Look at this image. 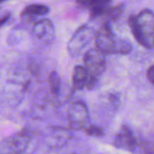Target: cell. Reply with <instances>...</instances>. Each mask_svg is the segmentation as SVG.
I'll list each match as a JSON object with an SVG mask.
<instances>
[{"mask_svg":"<svg viewBox=\"0 0 154 154\" xmlns=\"http://www.w3.org/2000/svg\"><path fill=\"white\" fill-rule=\"evenodd\" d=\"M128 24L137 42L147 49H152L154 35L152 11L144 9L137 15H130L128 18Z\"/></svg>","mask_w":154,"mask_h":154,"instance_id":"cell-1","label":"cell"},{"mask_svg":"<svg viewBox=\"0 0 154 154\" xmlns=\"http://www.w3.org/2000/svg\"><path fill=\"white\" fill-rule=\"evenodd\" d=\"M85 69L88 72V79L85 88L92 89L96 87L99 77L106 69L105 55L97 48L88 50L84 55Z\"/></svg>","mask_w":154,"mask_h":154,"instance_id":"cell-2","label":"cell"},{"mask_svg":"<svg viewBox=\"0 0 154 154\" xmlns=\"http://www.w3.org/2000/svg\"><path fill=\"white\" fill-rule=\"evenodd\" d=\"M32 138L30 130H23L0 143V154H22Z\"/></svg>","mask_w":154,"mask_h":154,"instance_id":"cell-3","label":"cell"},{"mask_svg":"<svg viewBox=\"0 0 154 154\" xmlns=\"http://www.w3.org/2000/svg\"><path fill=\"white\" fill-rule=\"evenodd\" d=\"M95 44L96 48L105 54H117L119 39L112 32L110 24L103 23L101 28L96 32Z\"/></svg>","mask_w":154,"mask_h":154,"instance_id":"cell-4","label":"cell"},{"mask_svg":"<svg viewBox=\"0 0 154 154\" xmlns=\"http://www.w3.org/2000/svg\"><path fill=\"white\" fill-rule=\"evenodd\" d=\"M95 33L92 28L83 25L80 26L70 38L68 43V51L72 57L78 56L81 51L90 42Z\"/></svg>","mask_w":154,"mask_h":154,"instance_id":"cell-5","label":"cell"},{"mask_svg":"<svg viewBox=\"0 0 154 154\" xmlns=\"http://www.w3.org/2000/svg\"><path fill=\"white\" fill-rule=\"evenodd\" d=\"M88 110L84 102L79 101L71 106L68 114V120L71 128L75 130L85 128L88 125Z\"/></svg>","mask_w":154,"mask_h":154,"instance_id":"cell-6","label":"cell"},{"mask_svg":"<svg viewBox=\"0 0 154 154\" xmlns=\"http://www.w3.org/2000/svg\"><path fill=\"white\" fill-rule=\"evenodd\" d=\"M114 144L116 148L119 149L134 151L137 147L138 143L130 128L127 125H123L115 139Z\"/></svg>","mask_w":154,"mask_h":154,"instance_id":"cell-7","label":"cell"},{"mask_svg":"<svg viewBox=\"0 0 154 154\" xmlns=\"http://www.w3.org/2000/svg\"><path fill=\"white\" fill-rule=\"evenodd\" d=\"M32 32L36 39L44 42H50L53 39L54 29L50 20L42 19L34 23Z\"/></svg>","mask_w":154,"mask_h":154,"instance_id":"cell-8","label":"cell"},{"mask_svg":"<svg viewBox=\"0 0 154 154\" xmlns=\"http://www.w3.org/2000/svg\"><path fill=\"white\" fill-rule=\"evenodd\" d=\"M50 11L49 7L44 5H40V4H33L26 6L21 13V17L30 20L32 19L36 16L40 15H44L48 14Z\"/></svg>","mask_w":154,"mask_h":154,"instance_id":"cell-9","label":"cell"},{"mask_svg":"<svg viewBox=\"0 0 154 154\" xmlns=\"http://www.w3.org/2000/svg\"><path fill=\"white\" fill-rule=\"evenodd\" d=\"M69 138V133L61 128H54L47 138L48 144L51 146H62Z\"/></svg>","mask_w":154,"mask_h":154,"instance_id":"cell-10","label":"cell"},{"mask_svg":"<svg viewBox=\"0 0 154 154\" xmlns=\"http://www.w3.org/2000/svg\"><path fill=\"white\" fill-rule=\"evenodd\" d=\"M88 72L82 66H77L74 69L72 76V86L75 90H80L86 86Z\"/></svg>","mask_w":154,"mask_h":154,"instance_id":"cell-11","label":"cell"},{"mask_svg":"<svg viewBox=\"0 0 154 154\" xmlns=\"http://www.w3.org/2000/svg\"><path fill=\"white\" fill-rule=\"evenodd\" d=\"M112 0H76V3L80 7L88 8L90 11L109 5Z\"/></svg>","mask_w":154,"mask_h":154,"instance_id":"cell-12","label":"cell"},{"mask_svg":"<svg viewBox=\"0 0 154 154\" xmlns=\"http://www.w3.org/2000/svg\"><path fill=\"white\" fill-rule=\"evenodd\" d=\"M49 85L51 94L55 97H58L60 89V79L56 71L51 72L49 76Z\"/></svg>","mask_w":154,"mask_h":154,"instance_id":"cell-13","label":"cell"},{"mask_svg":"<svg viewBox=\"0 0 154 154\" xmlns=\"http://www.w3.org/2000/svg\"><path fill=\"white\" fill-rule=\"evenodd\" d=\"M85 132L87 133L88 135L89 136H94V137H100L104 135V129L98 125H87L85 128Z\"/></svg>","mask_w":154,"mask_h":154,"instance_id":"cell-14","label":"cell"},{"mask_svg":"<svg viewBox=\"0 0 154 154\" xmlns=\"http://www.w3.org/2000/svg\"><path fill=\"white\" fill-rule=\"evenodd\" d=\"M133 46L127 40H120L117 47V54H128L132 51Z\"/></svg>","mask_w":154,"mask_h":154,"instance_id":"cell-15","label":"cell"},{"mask_svg":"<svg viewBox=\"0 0 154 154\" xmlns=\"http://www.w3.org/2000/svg\"><path fill=\"white\" fill-rule=\"evenodd\" d=\"M147 77H148V79H149L150 82H151L152 84H153L154 83V66L153 65H152V66L149 68V69H148V71H147Z\"/></svg>","mask_w":154,"mask_h":154,"instance_id":"cell-16","label":"cell"},{"mask_svg":"<svg viewBox=\"0 0 154 154\" xmlns=\"http://www.w3.org/2000/svg\"><path fill=\"white\" fill-rule=\"evenodd\" d=\"M9 17H10V14H9V13H7L5 15H4L2 18H0V27H1V26H3V25H4V24L8 21Z\"/></svg>","mask_w":154,"mask_h":154,"instance_id":"cell-17","label":"cell"},{"mask_svg":"<svg viewBox=\"0 0 154 154\" xmlns=\"http://www.w3.org/2000/svg\"><path fill=\"white\" fill-rule=\"evenodd\" d=\"M5 1H6V0H0V3H2V2H5Z\"/></svg>","mask_w":154,"mask_h":154,"instance_id":"cell-18","label":"cell"}]
</instances>
